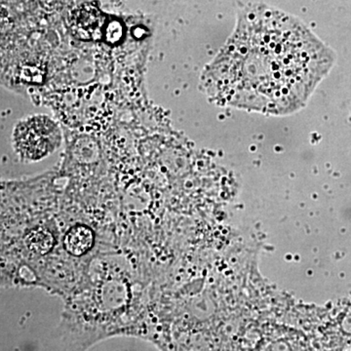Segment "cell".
<instances>
[{"instance_id": "obj_1", "label": "cell", "mask_w": 351, "mask_h": 351, "mask_svg": "<svg viewBox=\"0 0 351 351\" xmlns=\"http://www.w3.org/2000/svg\"><path fill=\"white\" fill-rule=\"evenodd\" d=\"M336 59L301 21L269 7H246L216 63L218 96L240 110L290 114L306 105Z\"/></svg>"}, {"instance_id": "obj_2", "label": "cell", "mask_w": 351, "mask_h": 351, "mask_svg": "<svg viewBox=\"0 0 351 351\" xmlns=\"http://www.w3.org/2000/svg\"><path fill=\"white\" fill-rule=\"evenodd\" d=\"M16 151L21 158L36 161L49 156L61 143V132L52 120L34 117L21 122L14 134Z\"/></svg>"}, {"instance_id": "obj_3", "label": "cell", "mask_w": 351, "mask_h": 351, "mask_svg": "<svg viewBox=\"0 0 351 351\" xmlns=\"http://www.w3.org/2000/svg\"><path fill=\"white\" fill-rule=\"evenodd\" d=\"M94 243L93 232L85 226H76L66 233L64 246L69 254L82 256L91 249Z\"/></svg>"}, {"instance_id": "obj_4", "label": "cell", "mask_w": 351, "mask_h": 351, "mask_svg": "<svg viewBox=\"0 0 351 351\" xmlns=\"http://www.w3.org/2000/svg\"><path fill=\"white\" fill-rule=\"evenodd\" d=\"M101 17L93 8L82 9L75 18V25L82 38H99L101 36Z\"/></svg>"}, {"instance_id": "obj_5", "label": "cell", "mask_w": 351, "mask_h": 351, "mask_svg": "<svg viewBox=\"0 0 351 351\" xmlns=\"http://www.w3.org/2000/svg\"><path fill=\"white\" fill-rule=\"evenodd\" d=\"M25 243L34 253L43 255L51 251L54 241L50 232L44 230H34L27 234Z\"/></svg>"}, {"instance_id": "obj_6", "label": "cell", "mask_w": 351, "mask_h": 351, "mask_svg": "<svg viewBox=\"0 0 351 351\" xmlns=\"http://www.w3.org/2000/svg\"><path fill=\"white\" fill-rule=\"evenodd\" d=\"M122 36V27L119 22H112L107 27L108 43H117Z\"/></svg>"}]
</instances>
